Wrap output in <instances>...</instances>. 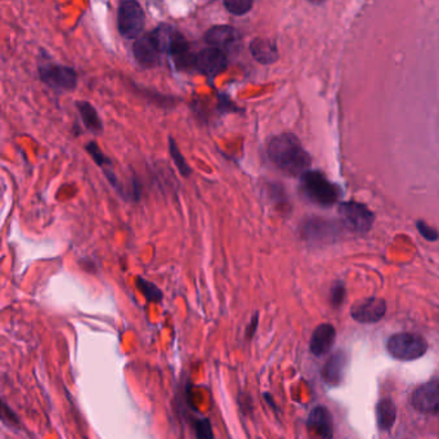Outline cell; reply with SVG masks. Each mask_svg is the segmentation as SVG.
Wrapping results in <instances>:
<instances>
[{
	"label": "cell",
	"instance_id": "9a60e30c",
	"mask_svg": "<svg viewBox=\"0 0 439 439\" xmlns=\"http://www.w3.org/2000/svg\"><path fill=\"white\" fill-rule=\"evenodd\" d=\"M333 342H335L333 326L330 325V324H322V325L318 326L312 335L309 348L315 356L321 357L333 348Z\"/></svg>",
	"mask_w": 439,
	"mask_h": 439
},
{
	"label": "cell",
	"instance_id": "603a6c76",
	"mask_svg": "<svg viewBox=\"0 0 439 439\" xmlns=\"http://www.w3.org/2000/svg\"><path fill=\"white\" fill-rule=\"evenodd\" d=\"M192 426L196 433V439H214L212 424L206 417H195Z\"/></svg>",
	"mask_w": 439,
	"mask_h": 439
},
{
	"label": "cell",
	"instance_id": "7c38bea8",
	"mask_svg": "<svg viewBox=\"0 0 439 439\" xmlns=\"http://www.w3.org/2000/svg\"><path fill=\"white\" fill-rule=\"evenodd\" d=\"M412 405L422 414H439V382H429L419 387L412 396Z\"/></svg>",
	"mask_w": 439,
	"mask_h": 439
},
{
	"label": "cell",
	"instance_id": "5bb4252c",
	"mask_svg": "<svg viewBox=\"0 0 439 439\" xmlns=\"http://www.w3.org/2000/svg\"><path fill=\"white\" fill-rule=\"evenodd\" d=\"M252 58L261 65H272L278 59L276 43L266 38H255L249 44Z\"/></svg>",
	"mask_w": 439,
	"mask_h": 439
},
{
	"label": "cell",
	"instance_id": "3957f363",
	"mask_svg": "<svg viewBox=\"0 0 439 439\" xmlns=\"http://www.w3.org/2000/svg\"><path fill=\"white\" fill-rule=\"evenodd\" d=\"M38 73L41 82L56 92H73L79 82V75L73 67L52 62L44 56L38 64Z\"/></svg>",
	"mask_w": 439,
	"mask_h": 439
},
{
	"label": "cell",
	"instance_id": "8992f818",
	"mask_svg": "<svg viewBox=\"0 0 439 439\" xmlns=\"http://www.w3.org/2000/svg\"><path fill=\"white\" fill-rule=\"evenodd\" d=\"M387 350L391 357L401 361H414L425 354L428 350V343L417 333H396L387 343Z\"/></svg>",
	"mask_w": 439,
	"mask_h": 439
},
{
	"label": "cell",
	"instance_id": "4316f807",
	"mask_svg": "<svg viewBox=\"0 0 439 439\" xmlns=\"http://www.w3.org/2000/svg\"><path fill=\"white\" fill-rule=\"evenodd\" d=\"M258 321H259V316H258V313H255V315L252 316V319H250L249 325L246 327V333H245L246 339L250 340V339L254 338V335L257 333V329H258Z\"/></svg>",
	"mask_w": 439,
	"mask_h": 439
},
{
	"label": "cell",
	"instance_id": "e0dca14e",
	"mask_svg": "<svg viewBox=\"0 0 439 439\" xmlns=\"http://www.w3.org/2000/svg\"><path fill=\"white\" fill-rule=\"evenodd\" d=\"M345 370V354L343 352H338L327 359V362L322 370L324 380L330 385H339L344 376Z\"/></svg>",
	"mask_w": 439,
	"mask_h": 439
},
{
	"label": "cell",
	"instance_id": "2e32d148",
	"mask_svg": "<svg viewBox=\"0 0 439 439\" xmlns=\"http://www.w3.org/2000/svg\"><path fill=\"white\" fill-rule=\"evenodd\" d=\"M75 107L82 117V125L92 134L99 136L103 133V122L98 114L97 108L89 101H76Z\"/></svg>",
	"mask_w": 439,
	"mask_h": 439
},
{
	"label": "cell",
	"instance_id": "7402d4cb",
	"mask_svg": "<svg viewBox=\"0 0 439 439\" xmlns=\"http://www.w3.org/2000/svg\"><path fill=\"white\" fill-rule=\"evenodd\" d=\"M223 6L231 15L243 17L252 10L254 1L252 0H226L223 1Z\"/></svg>",
	"mask_w": 439,
	"mask_h": 439
},
{
	"label": "cell",
	"instance_id": "cb8c5ba5",
	"mask_svg": "<svg viewBox=\"0 0 439 439\" xmlns=\"http://www.w3.org/2000/svg\"><path fill=\"white\" fill-rule=\"evenodd\" d=\"M218 111L220 114H229V113H243V108L237 106L236 103L228 97L227 94L218 93Z\"/></svg>",
	"mask_w": 439,
	"mask_h": 439
},
{
	"label": "cell",
	"instance_id": "4fadbf2b",
	"mask_svg": "<svg viewBox=\"0 0 439 439\" xmlns=\"http://www.w3.org/2000/svg\"><path fill=\"white\" fill-rule=\"evenodd\" d=\"M307 428L310 439H333V417L329 410L322 406L313 408L309 414Z\"/></svg>",
	"mask_w": 439,
	"mask_h": 439
},
{
	"label": "cell",
	"instance_id": "277c9868",
	"mask_svg": "<svg viewBox=\"0 0 439 439\" xmlns=\"http://www.w3.org/2000/svg\"><path fill=\"white\" fill-rule=\"evenodd\" d=\"M301 192L312 203L331 206L339 199V189L319 171H309L301 175Z\"/></svg>",
	"mask_w": 439,
	"mask_h": 439
},
{
	"label": "cell",
	"instance_id": "6da1fadb",
	"mask_svg": "<svg viewBox=\"0 0 439 439\" xmlns=\"http://www.w3.org/2000/svg\"><path fill=\"white\" fill-rule=\"evenodd\" d=\"M269 160L282 173L290 177L303 175L309 171L310 156L294 134L284 133L269 141Z\"/></svg>",
	"mask_w": 439,
	"mask_h": 439
},
{
	"label": "cell",
	"instance_id": "d4e9b609",
	"mask_svg": "<svg viewBox=\"0 0 439 439\" xmlns=\"http://www.w3.org/2000/svg\"><path fill=\"white\" fill-rule=\"evenodd\" d=\"M417 229L420 231V233L423 235L424 238L429 240V241H436L438 240V232L434 229V228L428 226L426 223L424 222H417Z\"/></svg>",
	"mask_w": 439,
	"mask_h": 439
},
{
	"label": "cell",
	"instance_id": "7a4b0ae2",
	"mask_svg": "<svg viewBox=\"0 0 439 439\" xmlns=\"http://www.w3.org/2000/svg\"><path fill=\"white\" fill-rule=\"evenodd\" d=\"M160 52L171 58L174 67L179 71L195 70V53L185 35L175 26L160 24L151 31Z\"/></svg>",
	"mask_w": 439,
	"mask_h": 439
},
{
	"label": "cell",
	"instance_id": "484cf974",
	"mask_svg": "<svg viewBox=\"0 0 439 439\" xmlns=\"http://www.w3.org/2000/svg\"><path fill=\"white\" fill-rule=\"evenodd\" d=\"M344 296H345V289L344 286L339 282L336 285L333 286V290H331V303L335 307H339L344 301Z\"/></svg>",
	"mask_w": 439,
	"mask_h": 439
},
{
	"label": "cell",
	"instance_id": "ba28073f",
	"mask_svg": "<svg viewBox=\"0 0 439 439\" xmlns=\"http://www.w3.org/2000/svg\"><path fill=\"white\" fill-rule=\"evenodd\" d=\"M228 67V58L226 52L218 48L208 47L196 53L195 70L203 73L206 78L214 79Z\"/></svg>",
	"mask_w": 439,
	"mask_h": 439
},
{
	"label": "cell",
	"instance_id": "ac0fdd59",
	"mask_svg": "<svg viewBox=\"0 0 439 439\" xmlns=\"http://www.w3.org/2000/svg\"><path fill=\"white\" fill-rule=\"evenodd\" d=\"M376 416L377 424L382 431H389L397 417L396 406L391 399H382L376 407Z\"/></svg>",
	"mask_w": 439,
	"mask_h": 439
},
{
	"label": "cell",
	"instance_id": "8fae6325",
	"mask_svg": "<svg viewBox=\"0 0 439 439\" xmlns=\"http://www.w3.org/2000/svg\"><path fill=\"white\" fill-rule=\"evenodd\" d=\"M387 312V303L379 298L359 301L350 309V315L359 324L379 322Z\"/></svg>",
	"mask_w": 439,
	"mask_h": 439
},
{
	"label": "cell",
	"instance_id": "5b68a950",
	"mask_svg": "<svg viewBox=\"0 0 439 439\" xmlns=\"http://www.w3.org/2000/svg\"><path fill=\"white\" fill-rule=\"evenodd\" d=\"M145 10L136 0L122 1L117 9V29L127 41H137L145 29Z\"/></svg>",
	"mask_w": 439,
	"mask_h": 439
},
{
	"label": "cell",
	"instance_id": "9c48e42d",
	"mask_svg": "<svg viewBox=\"0 0 439 439\" xmlns=\"http://www.w3.org/2000/svg\"><path fill=\"white\" fill-rule=\"evenodd\" d=\"M133 55L139 65L145 69H154L161 65V52L151 31L142 35L133 45Z\"/></svg>",
	"mask_w": 439,
	"mask_h": 439
},
{
	"label": "cell",
	"instance_id": "52a82bcc",
	"mask_svg": "<svg viewBox=\"0 0 439 439\" xmlns=\"http://www.w3.org/2000/svg\"><path fill=\"white\" fill-rule=\"evenodd\" d=\"M339 214L345 227L357 233H366L374 224V214L362 203L354 201L342 203Z\"/></svg>",
	"mask_w": 439,
	"mask_h": 439
},
{
	"label": "cell",
	"instance_id": "d6986e66",
	"mask_svg": "<svg viewBox=\"0 0 439 439\" xmlns=\"http://www.w3.org/2000/svg\"><path fill=\"white\" fill-rule=\"evenodd\" d=\"M169 154H171V160L175 165L177 171H179V174L185 178H188L192 174V168L188 165L186 157L180 152L175 139L173 138L171 136L169 137Z\"/></svg>",
	"mask_w": 439,
	"mask_h": 439
},
{
	"label": "cell",
	"instance_id": "ffe728a7",
	"mask_svg": "<svg viewBox=\"0 0 439 439\" xmlns=\"http://www.w3.org/2000/svg\"><path fill=\"white\" fill-rule=\"evenodd\" d=\"M136 286L142 295L146 298L147 301L152 303H161L164 299V294L154 282L148 281L143 277L138 276L136 278Z\"/></svg>",
	"mask_w": 439,
	"mask_h": 439
},
{
	"label": "cell",
	"instance_id": "30bf717a",
	"mask_svg": "<svg viewBox=\"0 0 439 439\" xmlns=\"http://www.w3.org/2000/svg\"><path fill=\"white\" fill-rule=\"evenodd\" d=\"M241 39L243 36L240 31L231 24H215L203 35V41L209 47L220 49L223 52L236 47L241 43Z\"/></svg>",
	"mask_w": 439,
	"mask_h": 439
},
{
	"label": "cell",
	"instance_id": "44dd1931",
	"mask_svg": "<svg viewBox=\"0 0 439 439\" xmlns=\"http://www.w3.org/2000/svg\"><path fill=\"white\" fill-rule=\"evenodd\" d=\"M85 151L90 154V157L93 159V161L97 164L98 166L102 171H110L113 168V160L107 156L106 154L102 152V150L98 146L96 141H90L85 145Z\"/></svg>",
	"mask_w": 439,
	"mask_h": 439
}]
</instances>
